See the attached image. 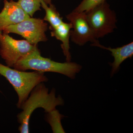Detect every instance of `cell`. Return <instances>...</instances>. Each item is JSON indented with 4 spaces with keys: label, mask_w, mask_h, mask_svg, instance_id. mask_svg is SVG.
Wrapping results in <instances>:
<instances>
[{
    "label": "cell",
    "mask_w": 133,
    "mask_h": 133,
    "mask_svg": "<svg viewBox=\"0 0 133 133\" xmlns=\"http://www.w3.org/2000/svg\"><path fill=\"white\" fill-rule=\"evenodd\" d=\"M28 97L22 105V111L17 115L18 122L20 124L19 130L21 133H28L29 123L31 114L37 108H41L49 112L56 109L57 106L63 105V99L61 96L56 97V91L52 89L49 92V89L43 83H40L31 91Z\"/></svg>",
    "instance_id": "cell-1"
},
{
    "label": "cell",
    "mask_w": 133,
    "mask_h": 133,
    "mask_svg": "<svg viewBox=\"0 0 133 133\" xmlns=\"http://www.w3.org/2000/svg\"><path fill=\"white\" fill-rule=\"evenodd\" d=\"M13 67L23 71L31 70L43 72H56L64 75L72 79L75 78L76 74L79 73L82 69L80 65L74 62L59 63L43 57L37 48L20 59Z\"/></svg>",
    "instance_id": "cell-2"
},
{
    "label": "cell",
    "mask_w": 133,
    "mask_h": 133,
    "mask_svg": "<svg viewBox=\"0 0 133 133\" xmlns=\"http://www.w3.org/2000/svg\"><path fill=\"white\" fill-rule=\"evenodd\" d=\"M0 75L6 78L16 91L18 97L16 105L20 109L32 90L38 84L48 80L44 72L36 71L28 72L19 70L1 63Z\"/></svg>",
    "instance_id": "cell-3"
},
{
    "label": "cell",
    "mask_w": 133,
    "mask_h": 133,
    "mask_svg": "<svg viewBox=\"0 0 133 133\" xmlns=\"http://www.w3.org/2000/svg\"><path fill=\"white\" fill-rule=\"evenodd\" d=\"M85 13L96 39L112 33L116 28V14L106 1Z\"/></svg>",
    "instance_id": "cell-4"
},
{
    "label": "cell",
    "mask_w": 133,
    "mask_h": 133,
    "mask_svg": "<svg viewBox=\"0 0 133 133\" xmlns=\"http://www.w3.org/2000/svg\"><path fill=\"white\" fill-rule=\"evenodd\" d=\"M48 24L43 19L29 18L17 24L10 25L3 30V33H14L22 36L33 45L48 40L45 33Z\"/></svg>",
    "instance_id": "cell-5"
},
{
    "label": "cell",
    "mask_w": 133,
    "mask_h": 133,
    "mask_svg": "<svg viewBox=\"0 0 133 133\" xmlns=\"http://www.w3.org/2000/svg\"><path fill=\"white\" fill-rule=\"evenodd\" d=\"M37 48L26 40H16L7 34L0 35V55L9 67H13Z\"/></svg>",
    "instance_id": "cell-6"
},
{
    "label": "cell",
    "mask_w": 133,
    "mask_h": 133,
    "mask_svg": "<svg viewBox=\"0 0 133 133\" xmlns=\"http://www.w3.org/2000/svg\"><path fill=\"white\" fill-rule=\"evenodd\" d=\"M66 19L71 24V41L77 45L83 46L89 42H97L88 23L85 12L78 13L72 11L66 16Z\"/></svg>",
    "instance_id": "cell-7"
},
{
    "label": "cell",
    "mask_w": 133,
    "mask_h": 133,
    "mask_svg": "<svg viewBox=\"0 0 133 133\" xmlns=\"http://www.w3.org/2000/svg\"><path fill=\"white\" fill-rule=\"evenodd\" d=\"M30 17L21 7L17 2L4 1V7L0 13V35L10 25L17 24Z\"/></svg>",
    "instance_id": "cell-8"
},
{
    "label": "cell",
    "mask_w": 133,
    "mask_h": 133,
    "mask_svg": "<svg viewBox=\"0 0 133 133\" xmlns=\"http://www.w3.org/2000/svg\"><path fill=\"white\" fill-rule=\"evenodd\" d=\"M92 45L97 46L102 49L109 50L111 52V55L114 58V61L111 64L112 66L111 76H113L118 71L121 64L127 58H131L133 55V42L129 43L122 46L116 48L105 47L100 44L98 41L93 43Z\"/></svg>",
    "instance_id": "cell-9"
},
{
    "label": "cell",
    "mask_w": 133,
    "mask_h": 133,
    "mask_svg": "<svg viewBox=\"0 0 133 133\" xmlns=\"http://www.w3.org/2000/svg\"><path fill=\"white\" fill-rule=\"evenodd\" d=\"M71 29V24L70 23H66L63 22L56 28L51 29V32L52 37L62 42L61 47L67 62H71V58L69 44Z\"/></svg>",
    "instance_id": "cell-10"
},
{
    "label": "cell",
    "mask_w": 133,
    "mask_h": 133,
    "mask_svg": "<svg viewBox=\"0 0 133 133\" xmlns=\"http://www.w3.org/2000/svg\"><path fill=\"white\" fill-rule=\"evenodd\" d=\"M41 5L45 12V16L43 20L49 22L50 25L51 30L56 28L63 22V19L52 4L49 5V6L44 2L42 1Z\"/></svg>",
    "instance_id": "cell-11"
},
{
    "label": "cell",
    "mask_w": 133,
    "mask_h": 133,
    "mask_svg": "<svg viewBox=\"0 0 133 133\" xmlns=\"http://www.w3.org/2000/svg\"><path fill=\"white\" fill-rule=\"evenodd\" d=\"M52 0H18L17 2L21 7L30 17L36 11L41 10V2H44L48 5L52 4Z\"/></svg>",
    "instance_id": "cell-12"
},
{
    "label": "cell",
    "mask_w": 133,
    "mask_h": 133,
    "mask_svg": "<svg viewBox=\"0 0 133 133\" xmlns=\"http://www.w3.org/2000/svg\"><path fill=\"white\" fill-rule=\"evenodd\" d=\"M46 115V120L50 124L53 133H65L61 124V119L63 115L59 113L56 109L48 112Z\"/></svg>",
    "instance_id": "cell-13"
},
{
    "label": "cell",
    "mask_w": 133,
    "mask_h": 133,
    "mask_svg": "<svg viewBox=\"0 0 133 133\" xmlns=\"http://www.w3.org/2000/svg\"><path fill=\"white\" fill-rule=\"evenodd\" d=\"M106 0H83L73 10V12H86L99 5Z\"/></svg>",
    "instance_id": "cell-14"
}]
</instances>
